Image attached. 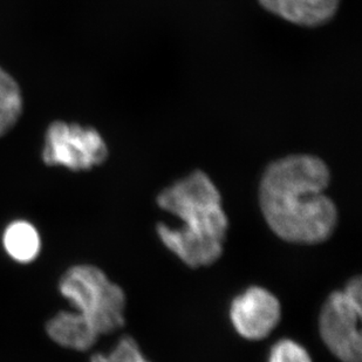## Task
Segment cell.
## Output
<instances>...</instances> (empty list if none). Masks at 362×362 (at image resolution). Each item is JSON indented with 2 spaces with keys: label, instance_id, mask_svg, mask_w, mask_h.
<instances>
[{
  "label": "cell",
  "instance_id": "obj_2",
  "mask_svg": "<svg viewBox=\"0 0 362 362\" xmlns=\"http://www.w3.org/2000/svg\"><path fill=\"white\" fill-rule=\"evenodd\" d=\"M158 208L180 218L181 228L156 226L158 238L182 263L192 269L210 267L223 256L229 218L222 195L204 171L195 170L164 188Z\"/></svg>",
  "mask_w": 362,
  "mask_h": 362
},
{
  "label": "cell",
  "instance_id": "obj_1",
  "mask_svg": "<svg viewBox=\"0 0 362 362\" xmlns=\"http://www.w3.org/2000/svg\"><path fill=\"white\" fill-rule=\"evenodd\" d=\"M331 182L318 156L296 154L267 165L259 183V206L267 226L284 242L315 245L331 238L339 212L325 194Z\"/></svg>",
  "mask_w": 362,
  "mask_h": 362
},
{
  "label": "cell",
  "instance_id": "obj_9",
  "mask_svg": "<svg viewBox=\"0 0 362 362\" xmlns=\"http://www.w3.org/2000/svg\"><path fill=\"white\" fill-rule=\"evenodd\" d=\"M1 243L7 256L19 264L32 263L40 255V233L32 223L24 219H18L6 226Z\"/></svg>",
  "mask_w": 362,
  "mask_h": 362
},
{
  "label": "cell",
  "instance_id": "obj_10",
  "mask_svg": "<svg viewBox=\"0 0 362 362\" xmlns=\"http://www.w3.org/2000/svg\"><path fill=\"white\" fill-rule=\"evenodd\" d=\"M23 112L21 89L13 78L0 69V136L8 133Z\"/></svg>",
  "mask_w": 362,
  "mask_h": 362
},
{
  "label": "cell",
  "instance_id": "obj_8",
  "mask_svg": "<svg viewBox=\"0 0 362 362\" xmlns=\"http://www.w3.org/2000/svg\"><path fill=\"white\" fill-rule=\"evenodd\" d=\"M45 332L57 345L76 352L89 351L100 338L89 322L73 310L55 313L45 325Z\"/></svg>",
  "mask_w": 362,
  "mask_h": 362
},
{
  "label": "cell",
  "instance_id": "obj_3",
  "mask_svg": "<svg viewBox=\"0 0 362 362\" xmlns=\"http://www.w3.org/2000/svg\"><path fill=\"white\" fill-rule=\"evenodd\" d=\"M58 290L73 311L82 315L99 337L119 331L126 322L124 291L95 265L76 264L69 267L59 279Z\"/></svg>",
  "mask_w": 362,
  "mask_h": 362
},
{
  "label": "cell",
  "instance_id": "obj_12",
  "mask_svg": "<svg viewBox=\"0 0 362 362\" xmlns=\"http://www.w3.org/2000/svg\"><path fill=\"white\" fill-rule=\"evenodd\" d=\"M269 362H313L308 349L291 339H281L271 347Z\"/></svg>",
  "mask_w": 362,
  "mask_h": 362
},
{
  "label": "cell",
  "instance_id": "obj_11",
  "mask_svg": "<svg viewBox=\"0 0 362 362\" xmlns=\"http://www.w3.org/2000/svg\"><path fill=\"white\" fill-rule=\"evenodd\" d=\"M89 362H151L144 356L136 340L130 335H123L110 352L95 353Z\"/></svg>",
  "mask_w": 362,
  "mask_h": 362
},
{
  "label": "cell",
  "instance_id": "obj_7",
  "mask_svg": "<svg viewBox=\"0 0 362 362\" xmlns=\"http://www.w3.org/2000/svg\"><path fill=\"white\" fill-rule=\"evenodd\" d=\"M270 13L304 28H318L334 17L340 0H258Z\"/></svg>",
  "mask_w": 362,
  "mask_h": 362
},
{
  "label": "cell",
  "instance_id": "obj_4",
  "mask_svg": "<svg viewBox=\"0 0 362 362\" xmlns=\"http://www.w3.org/2000/svg\"><path fill=\"white\" fill-rule=\"evenodd\" d=\"M362 279L353 277L345 288L328 296L319 315V333L328 351L341 362L362 361Z\"/></svg>",
  "mask_w": 362,
  "mask_h": 362
},
{
  "label": "cell",
  "instance_id": "obj_5",
  "mask_svg": "<svg viewBox=\"0 0 362 362\" xmlns=\"http://www.w3.org/2000/svg\"><path fill=\"white\" fill-rule=\"evenodd\" d=\"M108 158V147L98 130L76 123H52L45 136L42 161L49 167L87 171Z\"/></svg>",
  "mask_w": 362,
  "mask_h": 362
},
{
  "label": "cell",
  "instance_id": "obj_6",
  "mask_svg": "<svg viewBox=\"0 0 362 362\" xmlns=\"http://www.w3.org/2000/svg\"><path fill=\"white\" fill-rule=\"evenodd\" d=\"M281 319V301L262 286L247 287L230 305V320L235 331L250 341L267 338Z\"/></svg>",
  "mask_w": 362,
  "mask_h": 362
}]
</instances>
